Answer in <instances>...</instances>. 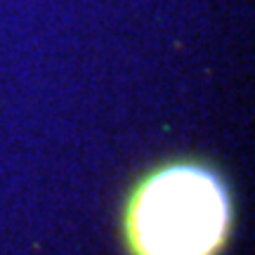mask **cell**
Here are the masks:
<instances>
[{"label": "cell", "instance_id": "1", "mask_svg": "<svg viewBox=\"0 0 255 255\" xmlns=\"http://www.w3.org/2000/svg\"><path fill=\"white\" fill-rule=\"evenodd\" d=\"M229 229V196L215 173L165 165L137 187L128 208L135 255H215Z\"/></svg>", "mask_w": 255, "mask_h": 255}]
</instances>
